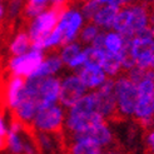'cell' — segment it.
<instances>
[{
  "instance_id": "27",
  "label": "cell",
  "mask_w": 154,
  "mask_h": 154,
  "mask_svg": "<svg viewBox=\"0 0 154 154\" xmlns=\"http://www.w3.org/2000/svg\"><path fill=\"white\" fill-rule=\"evenodd\" d=\"M87 63H89V57H88V49L85 47V48H83V50L74 59H72L70 61H69V64L66 65V68L76 72V70H79L82 66L85 65Z\"/></svg>"
},
{
  "instance_id": "14",
  "label": "cell",
  "mask_w": 154,
  "mask_h": 154,
  "mask_svg": "<svg viewBox=\"0 0 154 154\" xmlns=\"http://www.w3.org/2000/svg\"><path fill=\"white\" fill-rule=\"evenodd\" d=\"M24 88H25L24 78L10 75V78L8 79L4 88V102L10 110L14 112L19 105L23 98V93H24Z\"/></svg>"
},
{
  "instance_id": "26",
  "label": "cell",
  "mask_w": 154,
  "mask_h": 154,
  "mask_svg": "<svg viewBox=\"0 0 154 154\" xmlns=\"http://www.w3.org/2000/svg\"><path fill=\"white\" fill-rule=\"evenodd\" d=\"M138 97H152L154 93V82L152 80V70H149V75L143 79L137 85Z\"/></svg>"
},
{
  "instance_id": "30",
  "label": "cell",
  "mask_w": 154,
  "mask_h": 154,
  "mask_svg": "<svg viewBox=\"0 0 154 154\" xmlns=\"http://www.w3.org/2000/svg\"><path fill=\"white\" fill-rule=\"evenodd\" d=\"M145 154H154V130L145 132Z\"/></svg>"
},
{
  "instance_id": "5",
  "label": "cell",
  "mask_w": 154,
  "mask_h": 154,
  "mask_svg": "<svg viewBox=\"0 0 154 154\" xmlns=\"http://www.w3.org/2000/svg\"><path fill=\"white\" fill-rule=\"evenodd\" d=\"M44 59L45 54L43 50L32 48L23 55L11 57L8 61V69L10 70L11 75L28 79L38 70V68L40 66Z\"/></svg>"
},
{
  "instance_id": "24",
  "label": "cell",
  "mask_w": 154,
  "mask_h": 154,
  "mask_svg": "<svg viewBox=\"0 0 154 154\" xmlns=\"http://www.w3.org/2000/svg\"><path fill=\"white\" fill-rule=\"evenodd\" d=\"M100 32L102 30L99 29L95 24H93V23H87V24L83 26V29L80 30V33H79V38H78L79 43L80 44H85L87 47H89Z\"/></svg>"
},
{
  "instance_id": "22",
  "label": "cell",
  "mask_w": 154,
  "mask_h": 154,
  "mask_svg": "<svg viewBox=\"0 0 154 154\" xmlns=\"http://www.w3.org/2000/svg\"><path fill=\"white\" fill-rule=\"evenodd\" d=\"M57 134H48V133H36L35 143L39 152L44 154H54L57 152L59 142L57 139Z\"/></svg>"
},
{
  "instance_id": "28",
  "label": "cell",
  "mask_w": 154,
  "mask_h": 154,
  "mask_svg": "<svg viewBox=\"0 0 154 154\" xmlns=\"http://www.w3.org/2000/svg\"><path fill=\"white\" fill-rule=\"evenodd\" d=\"M9 130V123L4 114H0V152L6 149V137Z\"/></svg>"
},
{
  "instance_id": "32",
  "label": "cell",
  "mask_w": 154,
  "mask_h": 154,
  "mask_svg": "<svg viewBox=\"0 0 154 154\" xmlns=\"http://www.w3.org/2000/svg\"><path fill=\"white\" fill-rule=\"evenodd\" d=\"M102 154H128L125 150H123L122 148L119 147H110V148H108V149H104Z\"/></svg>"
},
{
  "instance_id": "20",
  "label": "cell",
  "mask_w": 154,
  "mask_h": 154,
  "mask_svg": "<svg viewBox=\"0 0 154 154\" xmlns=\"http://www.w3.org/2000/svg\"><path fill=\"white\" fill-rule=\"evenodd\" d=\"M103 150V148L88 138L70 140V147H69V154H102Z\"/></svg>"
},
{
  "instance_id": "25",
  "label": "cell",
  "mask_w": 154,
  "mask_h": 154,
  "mask_svg": "<svg viewBox=\"0 0 154 154\" xmlns=\"http://www.w3.org/2000/svg\"><path fill=\"white\" fill-rule=\"evenodd\" d=\"M102 5H103V0H88V2H84L80 6V11L85 21L90 23L91 19L94 18V15L97 14V11L102 8Z\"/></svg>"
},
{
  "instance_id": "23",
  "label": "cell",
  "mask_w": 154,
  "mask_h": 154,
  "mask_svg": "<svg viewBox=\"0 0 154 154\" xmlns=\"http://www.w3.org/2000/svg\"><path fill=\"white\" fill-rule=\"evenodd\" d=\"M83 50V47L79 42H74V43H70V44H66V45H63L61 48H59V57L63 61V64L66 66L69 64V61L72 59H74L78 54Z\"/></svg>"
},
{
  "instance_id": "11",
  "label": "cell",
  "mask_w": 154,
  "mask_h": 154,
  "mask_svg": "<svg viewBox=\"0 0 154 154\" xmlns=\"http://www.w3.org/2000/svg\"><path fill=\"white\" fill-rule=\"evenodd\" d=\"M79 138H88V139L97 143L99 147L103 148V149H108V148L113 147L114 140H115L114 134H113L112 129H110L106 120L103 123H99V124H97L94 127H91L90 129L85 130V132H83L80 134L70 137V140L79 139Z\"/></svg>"
},
{
  "instance_id": "21",
  "label": "cell",
  "mask_w": 154,
  "mask_h": 154,
  "mask_svg": "<svg viewBox=\"0 0 154 154\" xmlns=\"http://www.w3.org/2000/svg\"><path fill=\"white\" fill-rule=\"evenodd\" d=\"M51 5L49 0H29L23 8V17L28 20H33L40 14L47 11Z\"/></svg>"
},
{
  "instance_id": "8",
  "label": "cell",
  "mask_w": 154,
  "mask_h": 154,
  "mask_svg": "<svg viewBox=\"0 0 154 154\" xmlns=\"http://www.w3.org/2000/svg\"><path fill=\"white\" fill-rule=\"evenodd\" d=\"M128 51L135 61V66L143 70H149L152 59L154 57V38L144 39L134 36L129 43Z\"/></svg>"
},
{
  "instance_id": "2",
  "label": "cell",
  "mask_w": 154,
  "mask_h": 154,
  "mask_svg": "<svg viewBox=\"0 0 154 154\" xmlns=\"http://www.w3.org/2000/svg\"><path fill=\"white\" fill-rule=\"evenodd\" d=\"M114 94L119 119L123 120L133 117L134 108L138 102V89L135 84L125 75H119L114 79Z\"/></svg>"
},
{
  "instance_id": "17",
  "label": "cell",
  "mask_w": 154,
  "mask_h": 154,
  "mask_svg": "<svg viewBox=\"0 0 154 154\" xmlns=\"http://www.w3.org/2000/svg\"><path fill=\"white\" fill-rule=\"evenodd\" d=\"M32 49V40L25 29H21L13 36L9 43V53L13 57H19Z\"/></svg>"
},
{
  "instance_id": "29",
  "label": "cell",
  "mask_w": 154,
  "mask_h": 154,
  "mask_svg": "<svg viewBox=\"0 0 154 154\" xmlns=\"http://www.w3.org/2000/svg\"><path fill=\"white\" fill-rule=\"evenodd\" d=\"M23 8H24V3L15 0V2H10L6 6V15L10 19H14L23 14Z\"/></svg>"
},
{
  "instance_id": "7",
  "label": "cell",
  "mask_w": 154,
  "mask_h": 154,
  "mask_svg": "<svg viewBox=\"0 0 154 154\" xmlns=\"http://www.w3.org/2000/svg\"><path fill=\"white\" fill-rule=\"evenodd\" d=\"M94 94L97 102V113L100 114L105 120L119 119L114 94V79L108 78L100 88L94 90Z\"/></svg>"
},
{
  "instance_id": "1",
  "label": "cell",
  "mask_w": 154,
  "mask_h": 154,
  "mask_svg": "<svg viewBox=\"0 0 154 154\" xmlns=\"http://www.w3.org/2000/svg\"><path fill=\"white\" fill-rule=\"evenodd\" d=\"M66 8L64 2H51L50 8L39 17L30 20L26 32L32 40V48L44 51V43L55 29L61 11Z\"/></svg>"
},
{
  "instance_id": "15",
  "label": "cell",
  "mask_w": 154,
  "mask_h": 154,
  "mask_svg": "<svg viewBox=\"0 0 154 154\" xmlns=\"http://www.w3.org/2000/svg\"><path fill=\"white\" fill-rule=\"evenodd\" d=\"M130 32L133 36L149 25L148 3H130Z\"/></svg>"
},
{
  "instance_id": "16",
  "label": "cell",
  "mask_w": 154,
  "mask_h": 154,
  "mask_svg": "<svg viewBox=\"0 0 154 154\" xmlns=\"http://www.w3.org/2000/svg\"><path fill=\"white\" fill-rule=\"evenodd\" d=\"M64 64L61 61L59 54L53 51L49 55H45V59L38 70L30 76V78H49V76H57L58 73L63 70ZM29 79V78H28Z\"/></svg>"
},
{
  "instance_id": "12",
  "label": "cell",
  "mask_w": 154,
  "mask_h": 154,
  "mask_svg": "<svg viewBox=\"0 0 154 154\" xmlns=\"http://www.w3.org/2000/svg\"><path fill=\"white\" fill-rule=\"evenodd\" d=\"M75 74L79 76L82 83L90 91L99 89L108 79V76L105 75L102 66L94 63H87L79 70H76Z\"/></svg>"
},
{
  "instance_id": "10",
  "label": "cell",
  "mask_w": 154,
  "mask_h": 154,
  "mask_svg": "<svg viewBox=\"0 0 154 154\" xmlns=\"http://www.w3.org/2000/svg\"><path fill=\"white\" fill-rule=\"evenodd\" d=\"M125 4L127 2H120V0H103L102 8L97 11L90 23L95 24L103 32L104 30H112L115 17Z\"/></svg>"
},
{
  "instance_id": "19",
  "label": "cell",
  "mask_w": 154,
  "mask_h": 154,
  "mask_svg": "<svg viewBox=\"0 0 154 154\" xmlns=\"http://www.w3.org/2000/svg\"><path fill=\"white\" fill-rule=\"evenodd\" d=\"M130 40L124 39L120 34L109 30L105 32V38H104V50L106 53H112V54H122L124 51Z\"/></svg>"
},
{
  "instance_id": "35",
  "label": "cell",
  "mask_w": 154,
  "mask_h": 154,
  "mask_svg": "<svg viewBox=\"0 0 154 154\" xmlns=\"http://www.w3.org/2000/svg\"><path fill=\"white\" fill-rule=\"evenodd\" d=\"M152 80L154 82V70H152Z\"/></svg>"
},
{
  "instance_id": "33",
  "label": "cell",
  "mask_w": 154,
  "mask_h": 154,
  "mask_svg": "<svg viewBox=\"0 0 154 154\" xmlns=\"http://www.w3.org/2000/svg\"><path fill=\"white\" fill-rule=\"evenodd\" d=\"M5 15H6V6L0 2V21L5 18Z\"/></svg>"
},
{
  "instance_id": "31",
  "label": "cell",
  "mask_w": 154,
  "mask_h": 154,
  "mask_svg": "<svg viewBox=\"0 0 154 154\" xmlns=\"http://www.w3.org/2000/svg\"><path fill=\"white\" fill-rule=\"evenodd\" d=\"M104 38H105V32H103V30H102V32L98 34V36L93 40V43H91L89 47H93L95 49H104Z\"/></svg>"
},
{
  "instance_id": "6",
  "label": "cell",
  "mask_w": 154,
  "mask_h": 154,
  "mask_svg": "<svg viewBox=\"0 0 154 154\" xmlns=\"http://www.w3.org/2000/svg\"><path fill=\"white\" fill-rule=\"evenodd\" d=\"M87 93L88 89L75 73L66 74L60 78L59 104L65 110H69L70 108H73Z\"/></svg>"
},
{
  "instance_id": "3",
  "label": "cell",
  "mask_w": 154,
  "mask_h": 154,
  "mask_svg": "<svg viewBox=\"0 0 154 154\" xmlns=\"http://www.w3.org/2000/svg\"><path fill=\"white\" fill-rule=\"evenodd\" d=\"M66 110L60 104L50 105L39 110L32 123L36 133L58 134L64 128Z\"/></svg>"
},
{
  "instance_id": "18",
  "label": "cell",
  "mask_w": 154,
  "mask_h": 154,
  "mask_svg": "<svg viewBox=\"0 0 154 154\" xmlns=\"http://www.w3.org/2000/svg\"><path fill=\"white\" fill-rule=\"evenodd\" d=\"M102 69L108 78L115 79L123 72V55L122 54L105 53V57L102 61Z\"/></svg>"
},
{
  "instance_id": "34",
  "label": "cell",
  "mask_w": 154,
  "mask_h": 154,
  "mask_svg": "<svg viewBox=\"0 0 154 154\" xmlns=\"http://www.w3.org/2000/svg\"><path fill=\"white\" fill-rule=\"evenodd\" d=\"M152 106H153V112H154V93H153V95H152Z\"/></svg>"
},
{
  "instance_id": "13",
  "label": "cell",
  "mask_w": 154,
  "mask_h": 154,
  "mask_svg": "<svg viewBox=\"0 0 154 154\" xmlns=\"http://www.w3.org/2000/svg\"><path fill=\"white\" fill-rule=\"evenodd\" d=\"M25 137V124L13 118V120L9 123V130L6 137V149L9 154H23Z\"/></svg>"
},
{
  "instance_id": "9",
  "label": "cell",
  "mask_w": 154,
  "mask_h": 154,
  "mask_svg": "<svg viewBox=\"0 0 154 154\" xmlns=\"http://www.w3.org/2000/svg\"><path fill=\"white\" fill-rule=\"evenodd\" d=\"M35 82V87L43 109L50 105L59 104V91H60V78L49 76V78H32Z\"/></svg>"
},
{
  "instance_id": "4",
  "label": "cell",
  "mask_w": 154,
  "mask_h": 154,
  "mask_svg": "<svg viewBox=\"0 0 154 154\" xmlns=\"http://www.w3.org/2000/svg\"><path fill=\"white\" fill-rule=\"evenodd\" d=\"M85 25V19L80 11V8L68 6L61 11L57 29L63 35V45L78 42L79 33Z\"/></svg>"
}]
</instances>
